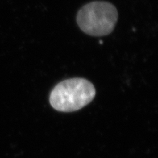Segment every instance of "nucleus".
<instances>
[{
	"mask_svg": "<svg viewBox=\"0 0 158 158\" xmlns=\"http://www.w3.org/2000/svg\"><path fill=\"white\" fill-rule=\"evenodd\" d=\"M96 94L94 85L81 78L67 79L51 91L49 102L55 110L73 112L81 109L92 101Z\"/></svg>",
	"mask_w": 158,
	"mask_h": 158,
	"instance_id": "1",
	"label": "nucleus"
},
{
	"mask_svg": "<svg viewBox=\"0 0 158 158\" xmlns=\"http://www.w3.org/2000/svg\"><path fill=\"white\" fill-rule=\"evenodd\" d=\"M118 12L114 6L107 2H92L78 11L76 21L84 33L100 37L110 34L115 28Z\"/></svg>",
	"mask_w": 158,
	"mask_h": 158,
	"instance_id": "2",
	"label": "nucleus"
}]
</instances>
